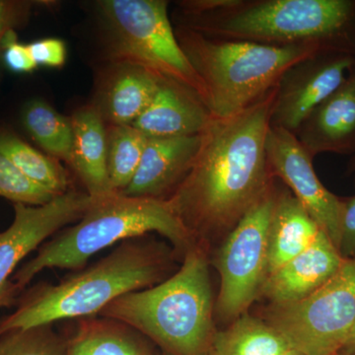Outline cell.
Listing matches in <instances>:
<instances>
[{
    "label": "cell",
    "mask_w": 355,
    "mask_h": 355,
    "mask_svg": "<svg viewBox=\"0 0 355 355\" xmlns=\"http://www.w3.org/2000/svg\"><path fill=\"white\" fill-rule=\"evenodd\" d=\"M277 87L251 107L212 119L191 169L167 198L198 244L225 238L270 190L266 137Z\"/></svg>",
    "instance_id": "6da1fadb"
},
{
    "label": "cell",
    "mask_w": 355,
    "mask_h": 355,
    "mask_svg": "<svg viewBox=\"0 0 355 355\" xmlns=\"http://www.w3.org/2000/svg\"><path fill=\"white\" fill-rule=\"evenodd\" d=\"M176 257L173 248L146 236L121 242L83 272L60 284H38L26 292L12 314L0 321V335L99 315L114 299L168 279Z\"/></svg>",
    "instance_id": "7a4b0ae2"
},
{
    "label": "cell",
    "mask_w": 355,
    "mask_h": 355,
    "mask_svg": "<svg viewBox=\"0 0 355 355\" xmlns=\"http://www.w3.org/2000/svg\"><path fill=\"white\" fill-rule=\"evenodd\" d=\"M207 251L189 250L168 279L114 299L98 316L127 324L167 354L207 355L217 331Z\"/></svg>",
    "instance_id": "3957f363"
},
{
    "label": "cell",
    "mask_w": 355,
    "mask_h": 355,
    "mask_svg": "<svg viewBox=\"0 0 355 355\" xmlns=\"http://www.w3.org/2000/svg\"><path fill=\"white\" fill-rule=\"evenodd\" d=\"M153 232L164 236L182 260L198 245L168 200L121 193L91 198L76 225L44 242L36 256L16 270L11 282L19 293L44 270H80L102 250Z\"/></svg>",
    "instance_id": "277c9868"
},
{
    "label": "cell",
    "mask_w": 355,
    "mask_h": 355,
    "mask_svg": "<svg viewBox=\"0 0 355 355\" xmlns=\"http://www.w3.org/2000/svg\"><path fill=\"white\" fill-rule=\"evenodd\" d=\"M176 37L202 79L205 105L214 119L249 108L277 87L291 67L321 53V44L272 46L212 39L191 28L178 29Z\"/></svg>",
    "instance_id": "5b68a950"
},
{
    "label": "cell",
    "mask_w": 355,
    "mask_h": 355,
    "mask_svg": "<svg viewBox=\"0 0 355 355\" xmlns=\"http://www.w3.org/2000/svg\"><path fill=\"white\" fill-rule=\"evenodd\" d=\"M100 12L116 62L139 65L188 88L207 102L202 79L184 55L163 0H103ZM207 106V105H205Z\"/></svg>",
    "instance_id": "8992f818"
},
{
    "label": "cell",
    "mask_w": 355,
    "mask_h": 355,
    "mask_svg": "<svg viewBox=\"0 0 355 355\" xmlns=\"http://www.w3.org/2000/svg\"><path fill=\"white\" fill-rule=\"evenodd\" d=\"M217 11L200 29L216 39L272 46L320 44L345 27L354 4L349 0H266ZM214 14V13H211Z\"/></svg>",
    "instance_id": "52a82bcc"
},
{
    "label": "cell",
    "mask_w": 355,
    "mask_h": 355,
    "mask_svg": "<svg viewBox=\"0 0 355 355\" xmlns=\"http://www.w3.org/2000/svg\"><path fill=\"white\" fill-rule=\"evenodd\" d=\"M266 323L303 355H336L355 322V260L345 259L328 282L297 302L270 305Z\"/></svg>",
    "instance_id": "ba28073f"
},
{
    "label": "cell",
    "mask_w": 355,
    "mask_h": 355,
    "mask_svg": "<svg viewBox=\"0 0 355 355\" xmlns=\"http://www.w3.org/2000/svg\"><path fill=\"white\" fill-rule=\"evenodd\" d=\"M279 189L273 183L265 197L231 231L216 254L220 291L218 316L233 322L247 313L268 275V234Z\"/></svg>",
    "instance_id": "9c48e42d"
},
{
    "label": "cell",
    "mask_w": 355,
    "mask_h": 355,
    "mask_svg": "<svg viewBox=\"0 0 355 355\" xmlns=\"http://www.w3.org/2000/svg\"><path fill=\"white\" fill-rule=\"evenodd\" d=\"M90 203L87 193L69 191L40 207L13 205L12 223L0 232V308L15 302L18 293L11 279L21 261L60 229L78 221Z\"/></svg>",
    "instance_id": "30bf717a"
},
{
    "label": "cell",
    "mask_w": 355,
    "mask_h": 355,
    "mask_svg": "<svg viewBox=\"0 0 355 355\" xmlns=\"http://www.w3.org/2000/svg\"><path fill=\"white\" fill-rule=\"evenodd\" d=\"M266 150L272 176L279 178L288 187L292 195L338 248L342 198L321 183L313 167L312 156L295 133L270 125Z\"/></svg>",
    "instance_id": "8fae6325"
},
{
    "label": "cell",
    "mask_w": 355,
    "mask_h": 355,
    "mask_svg": "<svg viewBox=\"0 0 355 355\" xmlns=\"http://www.w3.org/2000/svg\"><path fill=\"white\" fill-rule=\"evenodd\" d=\"M354 65L349 55L321 53L294 64L277 84L270 125L296 133L307 116L345 83Z\"/></svg>",
    "instance_id": "7c38bea8"
},
{
    "label": "cell",
    "mask_w": 355,
    "mask_h": 355,
    "mask_svg": "<svg viewBox=\"0 0 355 355\" xmlns=\"http://www.w3.org/2000/svg\"><path fill=\"white\" fill-rule=\"evenodd\" d=\"M202 133L190 137H149L139 168L123 195L167 200L188 174Z\"/></svg>",
    "instance_id": "4fadbf2b"
},
{
    "label": "cell",
    "mask_w": 355,
    "mask_h": 355,
    "mask_svg": "<svg viewBox=\"0 0 355 355\" xmlns=\"http://www.w3.org/2000/svg\"><path fill=\"white\" fill-rule=\"evenodd\" d=\"M345 260L322 231L309 248L266 277L260 297L268 299L270 305L302 300L328 282Z\"/></svg>",
    "instance_id": "5bb4252c"
},
{
    "label": "cell",
    "mask_w": 355,
    "mask_h": 355,
    "mask_svg": "<svg viewBox=\"0 0 355 355\" xmlns=\"http://www.w3.org/2000/svg\"><path fill=\"white\" fill-rule=\"evenodd\" d=\"M313 158L355 150V67L345 83L303 121L295 133Z\"/></svg>",
    "instance_id": "9a60e30c"
},
{
    "label": "cell",
    "mask_w": 355,
    "mask_h": 355,
    "mask_svg": "<svg viewBox=\"0 0 355 355\" xmlns=\"http://www.w3.org/2000/svg\"><path fill=\"white\" fill-rule=\"evenodd\" d=\"M214 116L188 88L163 79L155 97L132 125L149 137L200 135Z\"/></svg>",
    "instance_id": "2e32d148"
},
{
    "label": "cell",
    "mask_w": 355,
    "mask_h": 355,
    "mask_svg": "<svg viewBox=\"0 0 355 355\" xmlns=\"http://www.w3.org/2000/svg\"><path fill=\"white\" fill-rule=\"evenodd\" d=\"M114 64L96 109L111 125H132L153 101L164 78L139 65Z\"/></svg>",
    "instance_id": "e0dca14e"
},
{
    "label": "cell",
    "mask_w": 355,
    "mask_h": 355,
    "mask_svg": "<svg viewBox=\"0 0 355 355\" xmlns=\"http://www.w3.org/2000/svg\"><path fill=\"white\" fill-rule=\"evenodd\" d=\"M322 231L291 191L279 190L268 227L266 277L309 248Z\"/></svg>",
    "instance_id": "ac0fdd59"
},
{
    "label": "cell",
    "mask_w": 355,
    "mask_h": 355,
    "mask_svg": "<svg viewBox=\"0 0 355 355\" xmlns=\"http://www.w3.org/2000/svg\"><path fill=\"white\" fill-rule=\"evenodd\" d=\"M73 130L71 166L91 198L114 193L107 166V130L96 107L77 111L70 118Z\"/></svg>",
    "instance_id": "d6986e66"
},
{
    "label": "cell",
    "mask_w": 355,
    "mask_h": 355,
    "mask_svg": "<svg viewBox=\"0 0 355 355\" xmlns=\"http://www.w3.org/2000/svg\"><path fill=\"white\" fill-rule=\"evenodd\" d=\"M100 317V316H99ZM67 355H153L146 336L109 318H84L69 338Z\"/></svg>",
    "instance_id": "ffe728a7"
},
{
    "label": "cell",
    "mask_w": 355,
    "mask_h": 355,
    "mask_svg": "<svg viewBox=\"0 0 355 355\" xmlns=\"http://www.w3.org/2000/svg\"><path fill=\"white\" fill-rule=\"evenodd\" d=\"M212 349L216 355H286L291 347L270 324L245 313L216 331Z\"/></svg>",
    "instance_id": "44dd1931"
},
{
    "label": "cell",
    "mask_w": 355,
    "mask_h": 355,
    "mask_svg": "<svg viewBox=\"0 0 355 355\" xmlns=\"http://www.w3.org/2000/svg\"><path fill=\"white\" fill-rule=\"evenodd\" d=\"M23 125L32 139L51 157L71 164L73 130L71 121L43 100H32L22 111Z\"/></svg>",
    "instance_id": "7402d4cb"
},
{
    "label": "cell",
    "mask_w": 355,
    "mask_h": 355,
    "mask_svg": "<svg viewBox=\"0 0 355 355\" xmlns=\"http://www.w3.org/2000/svg\"><path fill=\"white\" fill-rule=\"evenodd\" d=\"M0 153L25 176L57 196L69 191V180L64 167L51 156L29 146L15 133L0 130Z\"/></svg>",
    "instance_id": "603a6c76"
},
{
    "label": "cell",
    "mask_w": 355,
    "mask_h": 355,
    "mask_svg": "<svg viewBox=\"0 0 355 355\" xmlns=\"http://www.w3.org/2000/svg\"><path fill=\"white\" fill-rule=\"evenodd\" d=\"M147 139L146 135L132 125H111L107 130V166L114 193H123L132 182Z\"/></svg>",
    "instance_id": "cb8c5ba5"
},
{
    "label": "cell",
    "mask_w": 355,
    "mask_h": 355,
    "mask_svg": "<svg viewBox=\"0 0 355 355\" xmlns=\"http://www.w3.org/2000/svg\"><path fill=\"white\" fill-rule=\"evenodd\" d=\"M67 345L53 324L16 329L0 335V355H67Z\"/></svg>",
    "instance_id": "d4e9b609"
},
{
    "label": "cell",
    "mask_w": 355,
    "mask_h": 355,
    "mask_svg": "<svg viewBox=\"0 0 355 355\" xmlns=\"http://www.w3.org/2000/svg\"><path fill=\"white\" fill-rule=\"evenodd\" d=\"M0 197L15 203L40 207L58 196L25 176L6 156L0 153Z\"/></svg>",
    "instance_id": "484cf974"
},
{
    "label": "cell",
    "mask_w": 355,
    "mask_h": 355,
    "mask_svg": "<svg viewBox=\"0 0 355 355\" xmlns=\"http://www.w3.org/2000/svg\"><path fill=\"white\" fill-rule=\"evenodd\" d=\"M1 51H3L4 64L14 73H31L38 69L32 58L28 44L18 41L15 30L6 33L2 40Z\"/></svg>",
    "instance_id": "4316f807"
},
{
    "label": "cell",
    "mask_w": 355,
    "mask_h": 355,
    "mask_svg": "<svg viewBox=\"0 0 355 355\" xmlns=\"http://www.w3.org/2000/svg\"><path fill=\"white\" fill-rule=\"evenodd\" d=\"M28 48L37 67L60 69L67 60V46L60 39L39 40L28 44Z\"/></svg>",
    "instance_id": "83f0119b"
},
{
    "label": "cell",
    "mask_w": 355,
    "mask_h": 355,
    "mask_svg": "<svg viewBox=\"0 0 355 355\" xmlns=\"http://www.w3.org/2000/svg\"><path fill=\"white\" fill-rule=\"evenodd\" d=\"M35 2L0 0V51L6 33L16 30L27 22Z\"/></svg>",
    "instance_id": "f1b7e54d"
},
{
    "label": "cell",
    "mask_w": 355,
    "mask_h": 355,
    "mask_svg": "<svg viewBox=\"0 0 355 355\" xmlns=\"http://www.w3.org/2000/svg\"><path fill=\"white\" fill-rule=\"evenodd\" d=\"M338 252L343 259L355 260V196L342 198Z\"/></svg>",
    "instance_id": "f546056e"
},
{
    "label": "cell",
    "mask_w": 355,
    "mask_h": 355,
    "mask_svg": "<svg viewBox=\"0 0 355 355\" xmlns=\"http://www.w3.org/2000/svg\"><path fill=\"white\" fill-rule=\"evenodd\" d=\"M338 354L355 355V322L354 328H352V331H350L347 342H345V345H343L342 350H340Z\"/></svg>",
    "instance_id": "4dcf8cb0"
},
{
    "label": "cell",
    "mask_w": 355,
    "mask_h": 355,
    "mask_svg": "<svg viewBox=\"0 0 355 355\" xmlns=\"http://www.w3.org/2000/svg\"><path fill=\"white\" fill-rule=\"evenodd\" d=\"M349 170L350 173H352V174L355 175V155L354 157L352 158V162H350Z\"/></svg>",
    "instance_id": "1f68e13d"
},
{
    "label": "cell",
    "mask_w": 355,
    "mask_h": 355,
    "mask_svg": "<svg viewBox=\"0 0 355 355\" xmlns=\"http://www.w3.org/2000/svg\"><path fill=\"white\" fill-rule=\"evenodd\" d=\"M286 355H303L301 354L300 352H296V350L291 349Z\"/></svg>",
    "instance_id": "d6a6232c"
},
{
    "label": "cell",
    "mask_w": 355,
    "mask_h": 355,
    "mask_svg": "<svg viewBox=\"0 0 355 355\" xmlns=\"http://www.w3.org/2000/svg\"><path fill=\"white\" fill-rule=\"evenodd\" d=\"M207 355H216V352H214V349H212V350H210L209 354H207Z\"/></svg>",
    "instance_id": "836d02e7"
},
{
    "label": "cell",
    "mask_w": 355,
    "mask_h": 355,
    "mask_svg": "<svg viewBox=\"0 0 355 355\" xmlns=\"http://www.w3.org/2000/svg\"><path fill=\"white\" fill-rule=\"evenodd\" d=\"M336 355H343V354H336Z\"/></svg>",
    "instance_id": "e575fe53"
}]
</instances>
